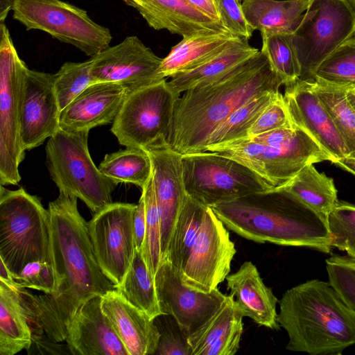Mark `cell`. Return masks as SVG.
Segmentation results:
<instances>
[{"label":"cell","mask_w":355,"mask_h":355,"mask_svg":"<svg viewBox=\"0 0 355 355\" xmlns=\"http://www.w3.org/2000/svg\"><path fill=\"white\" fill-rule=\"evenodd\" d=\"M277 91L260 93L237 108L211 133L207 148L244 138L260 114L279 94Z\"/></svg>","instance_id":"cell-35"},{"label":"cell","mask_w":355,"mask_h":355,"mask_svg":"<svg viewBox=\"0 0 355 355\" xmlns=\"http://www.w3.org/2000/svg\"><path fill=\"white\" fill-rule=\"evenodd\" d=\"M13 19L27 31H42L94 57L110 46V30L94 21L86 10L62 0H15Z\"/></svg>","instance_id":"cell-11"},{"label":"cell","mask_w":355,"mask_h":355,"mask_svg":"<svg viewBox=\"0 0 355 355\" xmlns=\"http://www.w3.org/2000/svg\"><path fill=\"white\" fill-rule=\"evenodd\" d=\"M211 208L226 227L248 240L324 253L332 247L327 218L284 189L250 194Z\"/></svg>","instance_id":"cell-3"},{"label":"cell","mask_w":355,"mask_h":355,"mask_svg":"<svg viewBox=\"0 0 355 355\" xmlns=\"http://www.w3.org/2000/svg\"><path fill=\"white\" fill-rule=\"evenodd\" d=\"M354 34L355 12L346 0H310L293 33L300 79H313L319 65Z\"/></svg>","instance_id":"cell-12"},{"label":"cell","mask_w":355,"mask_h":355,"mask_svg":"<svg viewBox=\"0 0 355 355\" xmlns=\"http://www.w3.org/2000/svg\"><path fill=\"white\" fill-rule=\"evenodd\" d=\"M242 38L230 31L202 32L183 37L162 58L159 72L164 78H171L200 65Z\"/></svg>","instance_id":"cell-27"},{"label":"cell","mask_w":355,"mask_h":355,"mask_svg":"<svg viewBox=\"0 0 355 355\" xmlns=\"http://www.w3.org/2000/svg\"><path fill=\"white\" fill-rule=\"evenodd\" d=\"M313 85L343 140L348 153L347 158L355 159V110L347 97V85L313 78Z\"/></svg>","instance_id":"cell-32"},{"label":"cell","mask_w":355,"mask_h":355,"mask_svg":"<svg viewBox=\"0 0 355 355\" xmlns=\"http://www.w3.org/2000/svg\"><path fill=\"white\" fill-rule=\"evenodd\" d=\"M98 168L117 184L131 183L141 189L152 175V164L148 152L134 148H126L105 155Z\"/></svg>","instance_id":"cell-34"},{"label":"cell","mask_w":355,"mask_h":355,"mask_svg":"<svg viewBox=\"0 0 355 355\" xmlns=\"http://www.w3.org/2000/svg\"><path fill=\"white\" fill-rule=\"evenodd\" d=\"M179 97L166 78L129 92L112 123L111 132L126 148L148 151L166 146Z\"/></svg>","instance_id":"cell-8"},{"label":"cell","mask_w":355,"mask_h":355,"mask_svg":"<svg viewBox=\"0 0 355 355\" xmlns=\"http://www.w3.org/2000/svg\"><path fill=\"white\" fill-rule=\"evenodd\" d=\"M355 175V159L349 158H344L339 159L333 163Z\"/></svg>","instance_id":"cell-50"},{"label":"cell","mask_w":355,"mask_h":355,"mask_svg":"<svg viewBox=\"0 0 355 355\" xmlns=\"http://www.w3.org/2000/svg\"><path fill=\"white\" fill-rule=\"evenodd\" d=\"M92 60L66 62L54 74V89L61 111L90 85L96 83L92 76Z\"/></svg>","instance_id":"cell-37"},{"label":"cell","mask_w":355,"mask_h":355,"mask_svg":"<svg viewBox=\"0 0 355 355\" xmlns=\"http://www.w3.org/2000/svg\"><path fill=\"white\" fill-rule=\"evenodd\" d=\"M346 94L350 104L355 110V84L347 85Z\"/></svg>","instance_id":"cell-51"},{"label":"cell","mask_w":355,"mask_h":355,"mask_svg":"<svg viewBox=\"0 0 355 355\" xmlns=\"http://www.w3.org/2000/svg\"><path fill=\"white\" fill-rule=\"evenodd\" d=\"M89 131L61 129L46 146V165L60 193L82 200L95 213L112 202L116 183L94 164L88 148Z\"/></svg>","instance_id":"cell-7"},{"label":"cell","mask_w":355,"mask_h":355,"mask_svg":"<svg viewBox=\"0 0 355 355\" xmlns=\"http://www.w3.org/2000/svg\"><path fill=\"white\" fill-rule=\"evenodd\" d=\"M128 94V90L116 83L96 82L61 111L60 128L89 131L113 123Z\"/></svg>","instance_id":"cell-21"},{"label":"cell","mask_w":355,"mask_h":355,"mask_svg":"<svg viewBox=\"0 0 355 355\" xmlns=\"http://www.w3.org/2000/svg\"><path fill=\"white\" fill-rule=\"evenodd\" d=\"M331 246L355 258V206L338 202L327 216Z\"/></svg>","instance_id":"cell-40"},{"label":"cell","mask_w":355,"mask_h":355,"mask_svg":"<svg viewBox=\"0 0 355 355\" xmlns=\"http://www.w3.org/2000/svg\"><path fill=\"white\" fill-rule=\"evenodd\" d=\"M147 152L152 164V179L160 220L162 261L166 256L173 228L187 196L182 155L167 145Z\"/></svg>","instance_id":"cell-19"},{"label":"cell","mask_w":355,"mask_h":355,"mask_svg":"<svg viewBox=\"0 0 355 355\" xmlns=\"http://www.w3.org/2000/svg\"><path fill=\"white\" fill-rule=\"evenodd\" d=\"M227 288L242 315L272 329L280 327L276 310L278 300L266 286L251 261H245L239 270L226 277Z\"/></svg>","instance_id":"cell-25"},{"label":"cell","mask_w":355,"mask_h":355,"mask_svg":"<svg viewBox=\"0 0 355 355\" xmlns=\"http://www.w3.org/2000/svg\"><path fill=\"white\" fill-rule=\"evenodd\" d=\"M236 252L225 225L211 207H207L198 234L180 272L182 282L198 291L211 292L226 279Z\"/></svg>","instance_id":"cell-14"},{"label":"cell","mask_w":355,"mask_h":355,"mask_svg":"<svg viewBox=\"0 0 355 355\" xmlns=\"http://www.w3.org/2000/svg\"><path fill=\"white\" fill-rule=\"evenodd\" d=\"M220 20L231 33L249 40L254 29L244 15L239 0H216Z\"/></svg>","instance_id":"cell-44"},{"label":"cell","mask_w":355,"mask_h":355,"mask_svg":"<svg viewBox=\"0 0 355 355\" xmlns=\"http://www.w3.org/2000/svg\"><path fill=\"white\" fill-rule=\"evenodd\" d=\"M146 226V207L143 196L137 205L134 214V230L136 248L141 251L145 237Z\"/></svg>","instance_id":"cell-46"},{"label":"cell","mask_w":355,"mask_h":355,"mask_svg":"<svg viewBox=\"0 0 355 355\" xmlns=\"http://www.w3.org/2000/svg\"><path fill=\"white\" fill-rule=\"evenodd\" d=\"M137 205L112 202L95 212L87 223L95 258L104 275L119 284L137 249L134 214Z\"/></svg>","instance_id":"cell-13"},{"label":"cell","mask_w":355,"mask_h":355,"mask_svg":"<svg viewBox=\"0 0 355 355\" xmlns=\"http://www.w3.org/2000/svg\"><path fill=\"white\" fill-rule=\"evenodd\" d=\"M243 318L232 295L187 338L191 355H234L240 347Z\"/></svg>","instance_id":"cell-24"},{"label":"cell","mask_w":355,"mask_h":355,"mask_svg":"<svg viewBox=\"0 0 355 355\" xmlns=\"http://www.w3.org/2000/svg\"><path fill=\"white\" fill-rule=\"evenodd\" d=\"M196 8L211 19L220 21L216 0H187ZM221 22V21H220Z\"/></svg>","instance_id":"cell-47"},{"label":"cell","mask_w":355,"mask_h":355,"mask_svg":"<svg viewBox=\"0 0 355 355\" xmlns=\"http://www.w3.org/2000/svg\"><path fill=\"white\" fill-rule=\"evenodd\" d=\"M355 12V0H346Z\"/></svg>","instance_id":"cell-52"},{"label":"cell","mask_w":355,"mask_h":355,"mask_svg":"<svg viewBox=\"0 0 355 355\" xmlns=\"http://www.w3.org/2000/svg\"><path fill=\"white\" fill-rule=\"evenodd\" d=\"M310 0H243L248 24L261 33L293 34Z\"/></svg>","instance_id":"cell-29"},{"label":"cell","mask_w":355,"mask_h":355,"mask_svg":"<svg viewBox=\"0 0 355 355\" xmlns=\"http://www.w3.org/2000/svg\"><path fill=\"white\" fill-rule=\"evenodd\" d=\"M292 123L284 95L279 93L250 128L246 137L257 136Z\"/></svg>","instance_id":"cell-42"},{"label":"cell","mask_w":355,"mask_h":355,"mask_svg":"<svg viewBox=\"0 0 355 355\" xmlns=\"http://www.w3.org/2000/svg\"><path fill=\"white\" fill-rule=\"evenodd\" d=\"M101 306L129 355L155 354L160 332L154 320L114 288L101 295Z\"/></svg>","instance_id":"cell-22"},{"label":"cell","mask_w":355,"mask_h":355,"mask_svg":"<svg viewBox=\"0 0 355 355\" xmlns=\"http://www.w3.org/2000/svg\"><path fill=\"white\" fill-rule=\"evenodd\" d=\"M261 51L285 86L301 77L302 68L293 44V34L261 33Z\"/></svg>","instance_id":"cell-36"},{"label":"cell","mask_w":355,"mask_h":355,"mask_svg":"<svg viewBox=\"0 0 355 355\" xmlns=\"http://www.w3.org/2000/svg\"><path fill=\"white\" fill-rule=\"evenodd\" d=\"M91 73L96 82H114L129 92L157 83L162 58L135 35L108 46L91 58Z\"/></svg>","instance_id":"cell-16"},{"label":"cell","mask_w":355,"mask_h":355,"mask_svg":"<svg viewBox=\"0 0 355 355\" xmlns=\"http://www.w3.org/2000/svg\"><path fill=\"white\" fill-rule=\"evenodd\" d=\"M160 311L172 316L187 338L219 308L226 295L218 288L200 292L185 285L180 272L163 259L155 275Z\"/></svg>","instance_id":"cell-15"},{"label":"cell","mask_w":355,"mask_h":355,"mask_svg":"<svg viewBox=\"0 0 355 355\" xmlns=\"http://www.w3.org/2000/svg\"><path fill=\"white\" fill-rule=\"evenodd\" d=\"M146 207V226L141 254L146 266L155 277L162 261L160 220L152 175L141 189Z\"/></svg>","instance_id":"cell-38"},{"label":"cell","mask_w":355,"mask_h":355,"mask_svg":"<svg viewBox=\"0 0 355 355\" xmlns=\"http://www.w3.org/2000/svg\"><path fill=\"white\" fill-rule=\"evenodd\" d=\"M282 83L260 51L211 83L182 93L174 107L166 144L180 155L205 151L211 133L254 96L277 91Z\"/></svg>","instance_id":"cell-2"},{"label":"cell","mask_w":355,"mask_h":355,"mask_svg":"<svg viewBox=\"0 0 355 355\" xmlns=\"http://www.w3.org/2000/svg\"><path fill=\"white\" fill-rule=\"evenodd\" d=\"M101 296L92 297L74 313L66 342L73 355H129L101 306Z\"/></svg>","instance_id":"cell-20"},{"label":"cell","mask_w":355,"mask_h":355,"mask_svg":"<svg viewBox=\"0 0 355 355\" xmlns=\"http://www.w3.org/2000/svg\"><path fill=\"white\" fill-rule=\"evenodd\" d=\"M15 0H0V23H4L8 12L12 10Z\"/></svg>","instance_id":"cell-49"},{"label":"cell","mask_w":355,"mask_h":355,"mask_svg":"<svg viewBox=\"0 0 355 355\" xmlns=\"http://www.w3.org/2000/svg\"><path fill=\"white\" fill-rule=\"evenodd\" d=\"M326 263L342 264L355 268V258L349 256H332L326 260Z\"/></svg>","instance_id":"cell-48"},{"label":"cell","mask_w":355,"mask_h":355,"mask_svg":"<svg viewBox=\"0 0 355 355\" xmlns=\"http://www.w3.org/2000/svg\"><path fill=\"white\" fill-rule=\"evenodd\" d=\"M206 151L234 159L245 165L261 180L268 191L284 189L307 164L331 157L304 129L294 123L272 145L247 138L209 146Z\"/></svg>","instance_id":"cell-5"},{"label":"cell","mask_w":355,"mask_h":355,"mask_svg":"<svg viewBox=\"0 0 355 355\" xmlns=\"http://www.w3.org/2000/svg\"><path fill=\"white\" fill-rule=\"evenodd\" d=\"M283 189L326 218L339 202L334 180L313 164L306 165Z\"/></svg>","instance_id":"cell-30"},{"label":"cell","mask_w":355,"mask_h":355,"mask_svg":"<svg viewBox=\"0 0 355 355\" xmlns=\"http://www.w3.org/2000/svg\"><path fill=\"white\" fill-rule=\"evenodd\" d=\"M313 78L338 85L355 84V34L319 65Z\"/></svg>","instance_id":"cell-39"},{"label":"cell","mask_w":355,"mask_h":355,"mask_svg":"<svg viewBox=\"0 0 355 355\" xmlns=\"http://www.w3.org/2000/svg\"><path fill=\"white\" fill-rule=\"evenodd\" d=\"M259 51L250 45L248 39L242 38L200 65L174 75L168 85L180 96L189 89L223 78Z\"/></svg>","instance_id":"cell-28"},{"label":"cell","mask_w":355,"mask_h":355,"mask_svg":"<svg viewBox=\"0 0 355 355\" xmlns=\"http://www.w3.org/2000/svg\"><path fill=\"white\" fill-rule=\"evenodd\" d=\"M28 67L20 59L9 31L0 23V184L16 185L21 180L19 166L25 157L21 110Z\"/></svg>","instance_id":"cell-10"},{"label":"cell","mask_w":355,"mask_h":355,"mask_svg":"<svg viewBox=\"0 0 355 355\" xmlns=\"http://www.w3.org/2000/svg\"><path fill=\"white\" fill-rule=\"evenodd\" d=\"M23 287L53 295L57 289V278L52 263L46 261L28 263L15 278Z\"/></svg>","instance_id":"cell-41"},{"label":"cell","mask_w":355,"mask_h":355,"mask_svg":"<svg viewBox=\"0 0 355 355\" xmlns=\"http://www.w3.org/2000/svg\"><path fill=\"white\" fill-rule=\"evenodd\" d=\"M61 110L54 74L28 69L21 110V140L25 150L42 145L60 128Z\"/></svg>","instance_id":"cell-17"},{"label":"cell","mask_w":355,"mask_h":355,"mask_svg":"<svg viewBox=\"0 0 355 355\" xmlns=\"http://www.w3.org/2000/svg\"><path fill=\"white\" fill-rule=\"evenodd\" d=\"M17 282H0V355H14L29 349L33 343V313Z\"/></svg>","instance_id":"cell-26"},{"label":"cell","mask_w":355,"mask_h":355,"mask_svg":"<svg viewBox=\"0 0 355 355\" xmlns=\"http://www.w3.org/2000/svg\"><path fill=\"white\" fill-rule=\"evenodd\" d=\"M277 321L288 336L286 349L340 355L355 344V314L330 284L313 279L287 290Z\"/></svg>","instance_id":"cell-4"},{"label":"cell","mask_w":355,"mask_h":355,"mask_svg":"<svg viewBox=\"0 0 355 355\" xmlns=\"http://www.w3.org/2000/svg\"><path fill=\"white\" fill-rule=\"evenodd\" d=\"M0 260L15 279L28 263L51 262L49 211L22 187H0Z\"/></svg>","instance_id":"cell-6"},{"label":"cell","mask_w":355,"mask_h":355,"mask_svg":"<svg viewBox=\"0 0 355 355\" xmlns=\"http://www.w3.org/2000/svg\"><path fill=\"white\" fill-rule=\"evenodd\" d=\"M181 162L187 195L205 207L270 191L254 172L230 157L204 151L182 155Z\"/></svg>","instance_id":"cell-9"},{"label":"cell","mask_w":355,"mask_h":355,"mask_svg":"<svg viewBox=\"0 0 355 355\" xmlns=\"http://www.w3.org/2000/svg\"><path fill=\"white\" fill-rule=\"evenodd\" d=\"M77 199L60 193L48 205L55 293L35 295L24 287L21 289L37 327L55 343L66 340L69 323L83 304L114 288L95 258L87 223L78 211Z\"/></svg>","instance_id":"cell-1"},{"label":"cell","mask_w":355,"mask_h":355,"mask_svg":"<svg viewBox=\"0 0 355 355\" xmlns=\"http://www.w3.org/2000/svg\"><path fill=\"white\" fill-rule=\"evenodd\" d=\"M284 99L293 123L304 129L331 157L332 163L348 157L335 123L315 92L313 79L286 86Z\"/></svg>","instance_id":"cell-18"},{"label":"cell","mask_w":355,"mask_h":355,"mask_svg":"<svg viewBox=\"0 0 355 355\" xmlns=\"http://www.w3.org/2000/svg\"><path fill=\"white\" fill-rule=\"evenodd\" d=\"M137 10L148 25L182 37L202 32L229 31L187 0H122Z\"/></svg>","instance_id":"cell-23"},{"label":"cell","mask_w":355,"mask_h":355,"mask_svg":"<svg viewBox=\"0 0 355 355\" xmlns=\"http://www.w3.org/2000/svg\"><path fill=\"white\" fill-rule=\"evenodd\" d=\"M114 286L128 302L146 313L152 320L162 315L155 277L148 270L141 252L137 249L122 281Z\"/></svg>","instance_id":"cell-31"},{"label":"cell","mask_w":355,"mask_h":355,"mask_svg":"<svg viewBox=\"0 0 355 355\" xmlns=\"http://www.w3.org/2000/svg\"><path fill=\"white\" fill-rule=\"evenodd\" d=\"M327 270L330 284L355 314V268L342 264L327 263Z\"/></svg>","instance_id":"cell-43"},{"label":"cell","mask_w":355,"mask_h":355,"mask_svg":"<svg viewBox=\"0 0 355 355\" xmlns=\"http://www.w3.org/2000/svg\"><path fill=\"white\" fill-rule=\"evenodd\" d=\"M158 346L155 354L191 355L187 337L180 329L178 331H161Z\"/></svg>","instance_id":"cell-45"},{"label":"cell","mask_w":355,"mask_h":355,"mask_svg":"<svg viewBox=\"0 0 355 355\" xmlns=\"http://www.w3.org/2000/svg\"><path fill=\"white\" fill-rule=\"evenodd\" d=\"M207 207L187 195L173 228L165 257L180 272L187 262L198 234Z\"/></svg>","instance_id":"cell-33"}]
</instances>
